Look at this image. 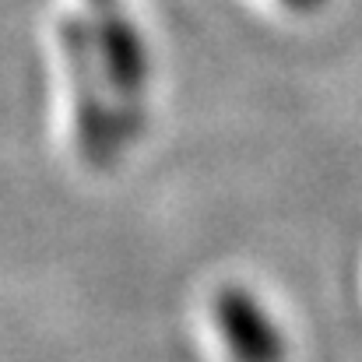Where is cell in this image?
Returning a JSON list of instances; mask_svg holds the SVG:
<instances>
[{
    "instance_id": "2",
    "label": "cell",
    "mask_w": 362,
    "mask_h": 362,
    "mask_svg": "<svg viewBox=\"0 0 362 362\" xmlns=\"http://www.w3.org/2000/svg\"><path fill=\"white\" fill-rule=\"evenodd\" d=\"M288 4H292V7H303V11H310V7H317L320 0H288Z\"/></svg>"
},
{
    "instance_id": "1",
    "label": "cell",
    "mask_w": 362,
    "mask_h": 362,
    "mask_svg": "<svg viewBox=\"0 0 362 362\" xmlns=\"http://www.w3.org/2000/svg\"><path fill=\"white\" fill-rule=\"evenodd\" d=\"M218 331L236 362H281V341L246 292H222L215 303Z\"/></svg>"
}]
</instances>
